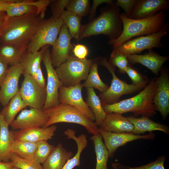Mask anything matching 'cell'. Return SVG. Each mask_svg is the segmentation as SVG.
<instances>
[{"mask_svg":"<svg viewBox=\"0 0 169 169\" xmlns=\"http://www.w3.org/2000/svg\"><path fill=\"white\" fill-rule=\"evenodd\" d=\"M156 87V79L153 78L136 96L113 104L102 105V107L106 113L112 112L122 114L131 112L136 117L139 115L149 118L152 117L156 114L153 99Z\"/></svg>","mask_w":169,"mask_h":169,"instance_id":"obj_1","label":"cell"},{"mask_svg":"<svg viewBox=\"0 0 169 169\" xmlns=\"http://www.w3.org/2000/svg\"><path fill=\"white\" fill-rule=\"evenodd\" d=\"M120 15V8L115 4L103 8L98 17L82 25L78 40L99 34L107 36L110 40L118 38L123 30Z\"/></svg>","mask_w":169,"mask_h":169,"instance_id":"obj_2","label":"cell"},{"mask_svg":"<svg viewBox=\"0 0 169 169\" xmlns=\"http://www.w3.org/2000/svg\"><path fill=\"white\" fill-rule=\"evenodd\" d=\"M42 19L36 14L8 18L0 35L1 44L27 46Z\"/></svg>","mask_w":169,"mask_h":169,"instance_id":"obj_3","label":"cell"},{"mask_svg":"<svg viewBox=\"0 0 169 169\" xmlns=\"http://www.w3.org/2000/svg\"><path fill=\"white\" fill-rule=\"evenodd\" d=\"M164 11L161 10L151 17L139 19H131L124 13H121L120 16L123 25L122 32L118 38L110 39L108 44L114 49L134 37L148 35L159 32L166 23Z\"/></svg>","mask_w":169,"mask_h":169,"instance_id":"obj_4","label":"cell"},{"mask_svg":"<svg viewBox=\"0 0 169 169\" xmlns=\"http://www.w3.org/2000/svg\"><path fill=\"white\" fill-rule=\"evenodd\" d=\"M44 110L48 117V120L43 127L59 123H73L82 126L88 133L93 135L99 133V128L95 122L90 120L73 107L60 104L57 106Z\"/></svg>","mask_w":169,"mask_h":169,"instance_id":"obj_5","label":"cell"},{"mask_svg":"<svg viewBox=\"0 0 169 169\" xmlns=\"http://www.w3.org/2000/svg\"><path fill=\"white\" fill-rule=\"evenodd\" d=\"M98 59V62L106 68L112 77L110 86L99 95L102 105L117 102L122 95L136 92L146 86L147 81L138 85L127 84L117 76L115 73V67L111 64L106 58L102 57Z\"/></svg>","mask_w":169,"mask_h":169,"instance_id":"obj_6","label":"cell"},{"mask_svg":"<svg viewBox=\"0 0 169 169\" xmlns=\"http://www.w3.org/2000/svg\"><path fill=\"white\" fill-rule=\"evenodd\" d=\"M94 61L90 59H79L70 55L65 62L55 69L64 86H73L86 79Z\"/></svg>","mask_w":169,"mask_h":169,"instance_id":"obj_7","label":"cell"},{"mask_svg":"<svg viewBox=\"0 0 169 169\" xmlns=\"http://www.w3.org/2000/svg\"><path fill=\"white\" fill-rule=\"evenodd\" d=\"M169 30V24L167 22L159 32L152 34L131 39L113 49V51L126 56L139 54L146 49L162 48L164 45L161 40L168 34Z\"/></svg>","mask_w":169,"mask_h":169,"instance_id":"obj_8","label":"cell"},{"mask_svg":"<svg viewBox=\"0 0 169 169\" xmlns=\"http://www.w3.org/2000/svg\"><path fill=\"white\" fill-rule=\"evenodd\" d=\"M63 24L61 18L55 19L51 17L48 19H42L27 45V51L33 52L39 51L46 46H53Z\"/></svg>","mask_w":169,"mask_h":169,"instance_id":"obj_9","label":"cell"},{"mask_svg":"<svg viewBox=\"0 0 169 169\" xmlns=\"http://www.w3.org/2000/svg\"><path fill=\"white\" fill-rule=\"evenodd\" d=\"M24 79L19 92L23 102L28 106L43 109L46 102V88L40 86L32 77L23 74Z\"/></svg>","mask_w":169,"mask_h":169,"instance_id":"obj_10","label":"cell"},{"mask_svg":"<svg viewBox=\"0 0 169 169\" xmlns=\"http://www.w3.org/2000/svg\"><path fill=\"white\" fill-rule=\"evenodd\" d=\"M49 48L45 51L42 61L47 72V80L46 85L47 98L43 108L44 110L55 107L60 104L59 99V88L63 85L55 69L52 65Z\"/></svg>","mask_w":169,"mask_h":169,"instance_id":"obj_11","label":"cell"},{"mask_svg":"<svg viewBox=\"0 0 169 169\" xmlns=\"http://www.w3.org/2000/svg\"><path fill=\"white\" fill-rule=\"evenodd\" d=\"M83 87L81 83L70 87L62 86L59 91V102L60 104L74 107L90 120L94 121V115L83 99L82 93Z\"/></svg>","mask_w":169,"mask_h":169,"instance_id":"obj_12","label":"cell"},{"mask_svg":"<svg viewBox=\"0 0 169 169\" xmlns=\"http://www.w3.org/2000/svg\"><path fill=\"white\" fill-rule=\"evenodd\" d=\"M48 120L43 109L30 108L22 110L10 125L13 129L23 131L44 127Z\"/></svg>","mask_w":169,"mask_h":169,"instance_id":"obj_13","label":"cell"},{"mask_svg":"<svg viewBox=\"0 0 169 169\" xmlns=\"http://www.w3.org/2000/svg\"><path fill=\"white\" fill-rule=\"evenodd\" d=\"M99 132L108 151L109 157L111 158L113 157L118 147L128 142L141 139L151 140L155 136V135L151 132L146 135H141L128 133H113L105 131L99 128Z\"/></svg>","mask_w":169,"mask_h":169,"instance_id":"obj_14","label":"cell"},{"mask_svg":"<svg viewBox=\"0 0 169 169\" xmlns=\"http://www.w3.org/2000/svg\"><path fill=\"white\" fill-rule=\"evenodd\" d=\"M72 38L67 26L64 23L50 53L54 67H58L69 57L73 48L71 42Z\"/></svg>","mask_w":169,"mask_h":169,"instance_id":"obj_15","label":"cell"},{"mask_svg":"<svg viewBox=\"0 0 169 169\" xmlns=\"http://www.w3.org/2000/svg\"><path fill=\"white\" fill-rule=\"evenodd\" d=\"M161 74L156 79L157 87L153 99L156 110L165 120L169 113V79L168 69L162 67Z\"/></svg>","mask_w":169,"mask_h":169,"instance_id":"obj_16","label":"cell"},{"mask_svg":"<svg viewBox=\"0 0 169 169\" xmlns=\"http://www.w3.org/2000/svg\"><path fill=\"white\" fill-rule=\"evenodd\" d=\"M23 70L20 64L10 66L0 89V104L6 105L18 92V84Z\"/></svg>","mask_w":169,"mask_h":169,"instance_id":"obj_17","label":"cell"},{"mask_svg":"<svg viewBox=\"0 0 169 169\" xmlns=\"http://www.w3.org/2000/svg\"><path fill=\"white\" fill-rule=\"evenodd\" d=\"M169 8L168 0H136L128 18L134 19L146 18Z\"/></svg>","mask_w":169,"mask_h":169,"instance_id":"obj_18","label":"cell"},{"mask_svg":"<svg viewBox=\"0 0 169 169\" xmlns=\"http://www.w3.org/2000/svg\"><path fill=\"white\" fill-rule=\"evenodd\" d=\"M148 50V53L144 54H136L127 55V59L131 63H139L143 65L157 75L163 64L169 59V57L161 55L152 49Z\"/></svg>","mask_w":169,"mask_h":169,"instance_id":"obj_19","label":"cell"},{"mask_svg":"<svg viewBox=\"0 0 169 169\" xmlns=\"http://www.w3.org/2000/svg\"><path fill=\"white\" fill-rule=\"evenodd\" d=\"M99 126V128L103 131L115 133H133L134 130V126L127 117L112 112L106 113Z\"/></svg>","mask_w":169,"mask_h":169,"instance_id":"obj_20","label":"cell"},{"mask_svg":"<svg viewBox=\"0 0 169 169\" xmlns=\"http://www.w3.org/2000/svg\"><path fill=\"white\" fill-rule=\"evenodd\" d=\"M57 129L52 125L46 127H38L26 130H17L13 131L15 141H22L37 143L51 139Z\"/></svg>","mask_w":169,"mask_h":169,"instance_id":"obj_21","label":"cell"},{"mask_svg":"<svg viewBox=\"0 0 169 169\" xmlns=\"http://www.w3.org/2000/svg\"><path fill=\"white\" fill-rule=\"evenodd\" d=\"M9 126L0 112V161L4 162H9L15 141L13 131H9Z\"/></svg>","mask_w":169,"mask_h":169,"instance_id":"obj_22","label":"cell"},{"mask_svg":"<svg viewBox=\"0 0 169 169\" xmlns=\"http://www.w3.org/2000/svg\"><path fill=\"white\" fill-rule=\"evenodd\" d=\"M127 118L134 126L133 134L140 135L146 131L151 132L154 131H161L166 134L169 133V128L168 126L155 122L149 117L141 116L136 118L131 116Z\"/></svg>","mask_w":169,"mask_h":169,"instance_id":"obj_23","label":"cell"},{"mask_svg":"<svg viewBox=\"0 0 169 169\" xmlns=\"http://www.w3.org/2000/svg\"><path fill=\"white\" fill-rule=\"evenodd\" d=\"M73 153L67 151L59 143L43 164L44 169H62L68 160L74 156Z\"/></svg>","mask_w":169,"mask_h":169,"instance_id":"obj_24","label":"cell"},{"mask_svg":"<svg viewBox=\"0 0 169 169\" xmlns=\"http://www.w3.org/2000/svg\"><path fill=\"white\" fill-rule=\"evenodd\" d=\"M27 49V46L1 44L0 59L8 65L18 64L20 63Z\"/></svg>","mask_w":169,"mask_h":169,"instance_id":"obj_25","label":"cell"},{"mask_svg":"<svg viewBox=\"0 0 169 169\" xmlns=\"http://www.w3.org/2000/svg\"><path fill=\"white\" fill-rule=\"evenodd\" d=\"M49 47L46 46L38 51L31 52L27 51L23 55L20 64L23 74L32 76L41 65L43 56L45 50Z\"/></svg>","mask_w":169,"mask_h":169,"instance_id":"obj_26","label":"cell"},{"mask_svg":"<svg viewBox=\"0 0 169 169\" xmlns=\"http://www.w3.org/2000/svg\"><path fill=\"white\" fill-rule=\"evenodd\" d=\"M37 9L35 5V1L15 0L5 12L6 20L8 18L29 14H36Z\"/></svg>","mask_w":169,"mask_h":169,"instance_id":"obj_27","label":"cell"},{"mask_svg":"<svg viewBox=\"0 0 169 169\" xmlns=\"http://www.w3.org/2000/svg\"><path fill=\"white\" fill-rule=\"evenodd\" d=\"M26 107L18 91L0 112L4 120L9 125L17 114Z\"/></svg>","mask_w":169,"mask_h":169,"instance_id":"obj_28","label":"cell"},{"mask_svg":"<svg viewBox=\"0 0 169 169\" xmlns=\"http://www.w3.org/2000/svg\"><path fill=\"white\" fill-rule=\"evenodd\" d=\"M94 146L96 156L95 169H108L107 163L109 153L101 134L93 135L90 138Z\"/></svg>","mask_w":169,"mask_h":169,"instance_id":"obj_29","label":"cell"},{"mask_svg":"<svg viewBox=\"0 0 169 169\" xmlns=\"http://www.w3.org/2000/svg\"><path fill=\"white\" fill-rule=\"evenodd\" d=\"M87 97L85 102L93 113L95 122L99 126L105 118L106 113L104 110L100 98L96 94L94 89L87 88Z\"/></svg>","mask_w":169,"mask_h":169,"instance_id":"obj_30","label":"cell"},{"mask_svg":"<svg viewBox=\"0 0 169 169\" xmlns=\"http://www.w3.org/2000/svg\"><path fill=\"white\" fill-rule=\"evenodd\" d=\"M98 61H94L85 82L82 85L86 88H95L101 93L105 91L109 87L103 82L100 77L98 71Z\"/></svg>","mask_w":169,"mask_h":169,"instance_id":"obj_31","label":"cell"},{"mask_svg":"<svg viewBox=\"0 0 169 169\" xmlns=\"http://www.w3.org/2000/svg\"><path fill=\"white\" fill-rule=\"evenodd\" d=\"M37 146V143L26 141H15L13 146L12 151L23 158L35 161L34 155Z\"/></svg>","mask_w":169,"mask_h":169,"instance_id":"obj_32","label":"cell"},{"mask_svg":"<svg viewBox=\"0 0 169 169\" xmlns=\"http://www.w3.org/2000/svg\"><path fill=\"white\" fill-rule=\"evenodd\" d=\"M60 18L63 20L64 23L67 26L72 38L78 40L82 26L81 24L82 18L64 10Z\"/></svg>","mask_w":169,"mask_h":169,"instance_id":"obj_33","label":"cell"},{"mask_svg":"<svg viewBox=\"0 0 169 169\" xmlns=\"http://www.w3.org/2000/svg\"><path fill=\"white\" fill-rule=\"evenodd\" d=\"M66 10L82 18L89 13L90 1L88 0H68Z\"/></svg>","mask_w":169,"mask_h":169,"instance_id":"obj_34","label":"cell"},{"mask_svg":"<svg viewBox=\"0 0 169 169\" xmlns=\"http://www.w3.org/2000/svg\"><path fill=\"white\" fill-rule=\"evenodd\" d=\"M37 146L34 154L35 161L39 164H43L54 147L47 141H42L37 142Z\"/></svg>","mask_w":169,"mask_h":169,"instance_id":"obj_35","label":"cell"},{"mask_svg":"<svg viewBox=\"0 0 169 169\" xmlns=\"http://www.w3.org/2000/svg\"><path fill=\"white\" fill-rule=\"evenodd\" d=\"M13 166L20 169H44L40 164L35 161H31L21 158L12 153L10 157Z\"/></svg>","mask_w":169,"mask_h":169,"instance_id":"obj_36","label":"cell"},{"mask_svg":"<svg viewBox=\"0 0 169 169\" xmlns=\"http://www.w3.org/2000/svg\"><path fill=\"white\" fill-rule=\"evenodd\" d=\"M166 156H161L153 161L144 165L137 167H130L124 166L119 163L113 164L114 169H165L164 164Z\"/></svg>","mask_w":169,"mask_h":169,"instance_id":"obj_37","label":"cell"},{"mask_svg":"<svg viewBox=\"0 0 169 169\" xmlns=\"http://www.w3.org/2000/svg\"><path fill=\"white\" fill-rule=\"evenodd\" d=\"M109 62L113 66L118 67L119 72L122 73H125V70L129 64L126 56L113 51Z\"/></svg>","mask_w":169,"mask_h":169,"instance_id":"obj_38","label":"cell"},{"mask_svg":"<svg viewBox=\"0 0 169 169\" xmlns=\"http://www.w3.org/2000/svg\"><path fill=\"white\" fill-rule=\"evenodd\" d=\"M68 1V0H53L50 4L52 13L51 17L55 19L60 18Z\"/></svg>","mask_w":169,"mask_h":169,"instance_id":"obj_39","label":"cell"},{"mask_svg":"<svg viewBox=\"0 0 169 169\" xmlns=\"http://www.w3.org/2000/svg\"><path fill=\"white\" fill-rule=\"evenodd\" d=\"M126 73L131 79L132 84L135 85L141 84L146 81L136 69L129 64L125 70Z\"/></svg>","mask_w":169,"mask_h":169,"instance_id":"obj_40","label":"cell"},{"mask_svg":"<svg viewBox=\"0 0 169 169\" xmlns=\"http://www.w3.org/2000/svg\"><path fill=\"white\" fill-rule=\"evenodd\" d=\"M136 0H117L115 5L121 7L124 11L125 14L129 17Z\"/></svg>","mask_w":169,"mask_h":169,"instance_id":"obj_41","label":"cell"},{"mask_svg":"<svg viewBox=\"0 0 169 169\" xmlns=\"http://www.w3.org/2000/svg\"><path fill=\"white\" fill-rule=\"evenodd\" d=\"M72 52L74 57L81 59H86L89 53L87 47L81 44H74Z\"/></svg>","mask_w":169,"mask_h":169,"instance_id":"obj_42","label":"cell"},{"mask_svg":"<svg viewBox=\"0 0 169 169\" xmlns=\"http://www.w3.org/2000/svg\"><path fill=\"white\" fill-rule=\"evenodd\" d=\"M112 0H94L92 6L90 9L89 13L90 21L94 18L97 8L100 4L106 3L108 5H111L115 4V1Z\"/></svg>","mask_w":169,"mask_h":169,"instance_id":"obj_43","label":"cell"},{"mask_svg":"<svg viewBox=\"0 0 169 169\" xmlns=\"http://www.w3.org/2000/svg\"><path fill=\"white\" fill-rule=\"evenodd\" d=\"M31 76L40 86L43 88H46V84L43 75L41 65L38 67Z\"/></svg>","mask_w":169,"mask_h":169,"instance_id":"obj_44","label":"cell"},{"mask_svg":"<svg viewBox=\"0 0 169 169\" xmlns=\"http://www.w3.org/2000/svg\"><path fill=\"white\" fill-rule=\"evenodd\" d=\"M8 66L0 59V87L8 73L9 69Z\"/></svg>","mask_w":169,"mask_h":169,"instance_id":"obj_45","label":"cell"},{"mask_svg":"<svg viewBox=\"0 0 169 169\" xmlns=\"http://www.w3.org/2000/svg\"><path fill=\"white\" fill-rule=\"evenodd\" d=\"M14 0H0V12H5Z\"/></svg>","mask_w":169,"mask_h":169,"instance_id":"obj_46","label":"cell"},{"mask_svg":"<svg viewBox=\"0 0 169 169\" xmlns=\"http://www.w3.org/2000/svg\"><path fill=\"white\" fill-rule=\"evenodd\" d=\"M6 13L5 12H0V35L2 32L4 24L6 20L5 18Z\"/></svg>","mask_w":169,"mask_h":169,"instance_id":"obj_47","label":"cell"},{"mask_svg":"<svg viewBox=\"0 0 169 169\" xmlns=\"http://www.w3.org/2000/svg\"><path fill=\"white\" fill-rule=\"evenodd\" d=\"M13 166L11 162H4L0 161V169H10Z\"/></svg>","mask_w":169,"mask_h":169,"instance_id":"obj_48","label":"cell"},{"mask_svg":"<svg viewBox=\"0 0 169 169\" xmlns=\"http://www.w3.org/2000/svg\"><path fill=\"white\" fill-rule=\"evenodd\" d=\"M10 169H20L19 168H18L17 167H16L15 166H13Z\"/></svg>","mask_w":169,"mask_h":169,"instance_id":"obj_49","label":"cell"},{"mask_svg":"<svg viewBox=\"0 0 169 169\" xmlns=\"http://www.w3.org/2000/svg\"><path fill=\"white\" fill-rule=\"evenodd\" d=\"M1 44V42H0V45Z\"/></svg>","mask_w":169,"mask_h":169,"instance_id":"obj_50","label":"cell"}]
</instances>
